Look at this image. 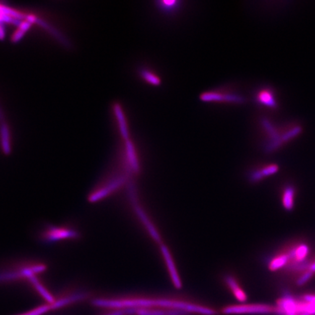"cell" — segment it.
<instances>
[{"instance_id":"cell-1","label":"cell","mask_w":315,"mask_h":315,"mask_svg":"<svg viewBox=\"0 0 315 315\" xmlns=\"http://www.w3.org/2000/svg\"><path fill=\"white\" fill-rule=\"evenodd\" d=\"M94 306L107 309H125V308H168L180 310L188 314L215 315L217 312L207 306L198 305L191 302L167 298H98L92 301Z\"/></svg>"},{"instance_id":"cell-2","label":"cell","mask_w":315,"mask_h":315,"mask_svg":"<svg viewBox=\"0 0 315 315\" xmlns=\"http://www.w3.org/2000/svg\"><path fill=\"white\" fill-rule=\"evenodd\" d=\"M46 263L39 260L24 259L14 261L0 268V284L25 282L32 284L38 276L46 272Z\"/></svg>"},{"instance_id":"cell-3","label":"cell","mask_w":315,"mask_h":315,"mask_svg":"<svg viewBox=\"0 0 315 315\" xmlns=\"http://www.w3.org/2000/svg\"><path fill=\"white\" fill-rule=\"evenodd\" d=\"M81 238V231L71 224H47L39 231L38 239L42 243L50 244Z\"/></svg>"},{"instance_id":"cell-4","label":"cell","mask_w":315,"mask_h":315,"mask_svg":"<svg viewBox=\"0 0 315 315\" xmlns=\"http://www.w3.org/2000/svg\"><path fill=\"white\" fill-rule=\"evenodd\" d=\"M225 314H269L279 315L278 308L266 304H239L231 305L222 308Z\"/></svg>"},{"instance_id":"cell-5","label":"cell","mask_w":315,"mask_h":315,"mask_svg":"<svg viewBox=\"0 0 315 315\" xmlns=\"http://www.w3.org/2000/svg\"><path fill=\"white\" fill-rule=\"evenodd\" d=\"M199 99L204 102H222L236 105H241L245 102V99L243 96L237 94L224 93L217 91L204 92L199 96Z\"/></svg>"},{"instance_id":"cell-6","label":"cell","mask_w":315,"mask_h":315,"mask_svg":"<svg viewBox=\"0 0 315 315\" xmlns=\"http://www.w3.org/2000/svg\"><path fill=\"white\" fill-rule=\"evenodd\" d=\"M129 193L131 204L134 206V209H135L136 215L140 219L141 222H142L144 227L147 228V231L150 233L151 237H152V239L157 243L162 245V238H161L159 232L157 231L156 228L152 225V223H151L150 220H149L148 217L146 215L145 212H144L142 207L137 204V201L136 200L135 194H134L135 193L134 192V188L132 184H130Z\"/></svg>"},{"instance_id":"cell-7","label":"cell","mask_w":315,"mask_h":315,"mask_svg":"<svg viewBox=\"0 0 315 315\" xmlns=\"http://www.w3.org/2000/svg\"><path fill=\"white\" fill-rule=\"evenodd\" d=\"M161 251H162L164 259H165L166 264H167V269H168L169 272H170V277H171L174 285L177 288H181V280H180L179 274H178V271H177L176 267H175L171 253H170L168 248L165 245H161Z\"/></svg>"},{"instance_id":"cell-8","label":"cell","mask_w":315,"mask_h":315,"mask_svg":"<svg viewBox=\"0 0 315 315\" xmlns=\"http://www.w3.org/2000/svg\"><path fill=\"white\" fill-rule=\"evenodd\" d=\"M256 100L260 105H264L269 108H276L277 102L275 98V94L272 89L269 88H263L258 91L256 95Z\"/></svg>"},{"instance_id":"cell-9","label":"cell","mask_w":315,"mask_h":315,"mask_svg":"<svg viewBox=\"0 0 315 315\" xmlns=\"http://www.w3.org/2000/svg\"><path fill=\"white\" fill-rule=\"evenodd\" d=\"M126 162L131 172L136 173L139 171V164L136 155L135 147L131 139L125 141Z\"/></svg>"},{"instance_id":"cell-10","label":"cell","mask_w":315,"mask_h":315,"mask_svg":"<svg viewBox=\"0 0 315 315\" xmlns=\"http://www.w3.org/2000/svg\"><path fill=\"white\" fill-rule=\"evenodd\" d=\"M113 111H114L115 117H116L117 121H118V127H119L122 138L125 141L128 140L129 139V127H128L127 122H126V116L123 113V109L119 104H115L113 107Z\"/></svg>"},{"instance_id":"cell-11","label":"cell","mask_w":315,"mask_h":315,"mask_svg":"<svg viewBox=\"0 0 315 315\" xmlns=\"http://www.w3.org/2000/svg\"><path fill=\"white\" fill-rule=\"evenodd\" d=\"M135 315H188V313L180 310L168 308H134Z\"/></svg>"},{"instance_id":"cell-12","label":"cell","mask_w":315,"mask_h":315,"mask_svg":"<svg viewBox=\"0 0 315 315\" xmlns=\"http://www.w3.org/2000/svg\"><path fill=\"white\" fill-rule=\"evenodd\" d=\"M0 139H1V147L6 155H9L11 152V135L9 128L4 122L0 126Z\"/></svg>"},{"instance_id":"cell-13","label":"cell","mask_w":315,"mask_h":315,"mask_svg":"<svg viewBox=\"0 0 315 315\" xmlns=\"http://www.w3.org/2000/svg\"><path fill=\"white\" fill-rule=\"evenodd\" d=\"M278 170L279 167L277 165H271L266 166V167H264L261 170H256V171L252 172L251 175H250V180L252 182L259 181V180H262L265 177L274 175V174L278 171Z\"/></svg>"},{"instance_id":"cell-14","label":"cell","mask_w":315,"mask_h":315,"mask_svg":"<svg viewBox=\"0 0 315 315\" xmlns=\"http://www.w3.org/2000/svg\"><path fill=\"white\" fill-rule=\"evenodd\" d=\"M225 282L227 285L229 287L230 290H231L235 298L240 302H245L247 300V295L245 291L239 285L238 282L236 279L233 278L231 276H227L225 277Z\"/></svg>"},{"instance_id":"cell-15","label":"cell","mask_w":315,"mask_h":315,"mask_svg":"<svg viewBox=\"0 0 315 315\" xmlns=\"http://www.w3.org/2000/svg\"><path fill=\"white\" fill-rule=\"evenodd\" d=\"M181 2L177 0H162L155 2V6L166 14H173L179 10Z\"/></svg>"},{"instance_id":"cell-16","label":"cell","mask_w":315,"mask_h":315,"mask_svg":"<svg viewBox=\"0 0 315 315\" xmlns=\"http://www.w3.org/2000/svg\"><path fill=\"white\" fill-rule=\"evenodd\" d=\"M139 74H140L141 77L150 85L159 86L162 84V80L160 77L147 68L141 69Z\"/></svg>"},{"instance_id":"cell-17","label":"cell","mask_w":315,"mask_h":315,"mask_svg":"<svg viewBox=\"0 0 315 315\" xmlns=\"http://www.w3.org/2000/svg\"><path fill=\"white\" fill-rule=\"evenodd\" d=\"M294 194H295V191H294L293 187L288 186L285 188V191H284L283 199H282V202H283L284 207L287 211H291L293 209L294 205Z\"/></svg>"},{"instance_id":"cell-18","label":"cell","mask_w":315,"mask_h":315,"mask_svg":"<svg viewBox=\"0 0 315 315\" xmlns=\"http://www.w3.org/2000/svg\"><path fill=\"white\" fill-rule=\"evenodd\" d=\"M288 257L287 255H282V256H278V257L274 258L270 264H269V269L272 271L277 270V269H281L286 265L287 261H288Z\"/></svg>"},{"instance_id":"cell-19","label":"cell","mask_w":315,"mask_h":315,"mask_svg":"<svg viewBox=\"0 0 315 315\" xmlns=\"http://www.w3.org/2000/svg\"><path fill=\"white\" fill-rule=\"evenodd\" d=\"M308 253V248L307 245H301L299 247L296 248V258L297 261H304L305 258L307 256Z\"/></svg>"},{"instance_id":"cell-20","label":"cell","mask_w":315,"mask_h":315,"mask_svg":"<svg viewBox=\"0 0 315 315\" xmlns=\"http://www.w3.org/2000/svg\"><path fill=\"white\" fill-rule=\"evenodd\" d=\"M310 265L311 264L308 261H305V260L302 261H296V262H294L293 264L289 266V269H291V270L303 271L307 269V268L308 269Z\"/></svg>"},{"instance_id":"cell-21","label":"cell","mask_w":315,"mask_h":315,"mask_svg":"<svg viewBox=\"0 0 315 315\" xmlns=\"http://www.w3.org/2000/svg\"><path fill=\"white\" fill-rule=\"evenodd\" d=\"M313 274H314L310 272V271L305 272L304 274L301 275V277L298 278V280H297V285H299V286L304 285V284H306V282L311 278Z\"/></svg>"},{"instance_id":"cell-22","label":"cell","mask_w":315,"mask_h":315,"mask_svg":"<svg viewBox=\"0 0 315 315\" xmlns=\"http://www.w3.org/2000/svg\"><path fill=\"white\" fill-rule=\"evenodd\" d=\"M0 122L3 123L4 122V115H3V110L0 108Z\"/></svg>"}]
</instances>
